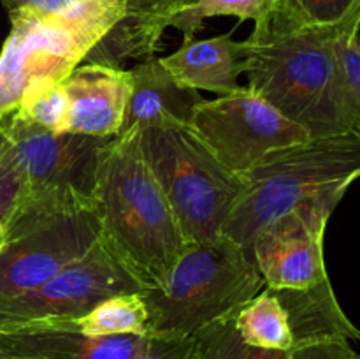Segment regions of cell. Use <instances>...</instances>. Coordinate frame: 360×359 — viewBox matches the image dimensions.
I'll return each mask as SVG.
<instances>
[{"label": "cell", "mask_w": 360, "mask_h": 359, "mask_svg": "<svg viewBox=\"0 0 360 359\" xmlns=\"http://www.w3.org/2000/svg\"><path fill=\"white\" fill-rule=\"evenodd\" d=\"M232 34L234 30L211 39H186L160 62L181 87L231 94L238 90V77L245 73L243 41H234Z\"/></svg>", "instance_id": "obj_16"}, {"label": "cell", "mask_w": 360, "mask_h": 359, "mask_svg": "<svg viewBox=\"0 0 360 359\" xmlns=\"http://www.w3.org/2000/svg\"><path fill=\"white\" fill-rule=\"evenodd\" d=\"M239 336L248 345L267 351H292L294 336L287 312L271 289L264 287L234 317Z\"/></svg>", "instance_id": "obj_18"}, {"label": "cell", "mask_w": 360, "mask_h": 359, "mask_svg": "<svg viewBox=\"0 0 360 359\" xmlns=\"http://www.w3.org/2000/svg\"><path fill=\"white\" fill-rule=\"evenodd\" d=\"M62 83L67 94L62 132L95 137L118 136L132 90L130 70L81 63Z\"/></svg>", "instance_id": "obj_13"}, {"label": "cell", "mask_w": 360, "mask_h": 359, "mask_svg": "<svg viewBox=\"0 0 360 359\" xmlns=\"http://www.w3.org/2000/svg\"><path fill=\"white\" fill-rule=\"evenodd\" d=\"M283 7V0H195L193 6L179 13L171 27L183 32V41L195 37L204 20L214 16H236L241 21L252 20L255 27H262L276 16Z\"/></svg>", "instance_id": "obj_20"}, {"label": "cell", "mask_w": 360, "mask_h": 359, "mask_svg": "<svg viewBox=\"0 0 360 359\" xmlns=\"http://www.w3.org/2000/svg\"><path fill=\"white\" fill-rule=\"evenodd\" d=\"M211 153L236 175H245L264 157L311 137L248 87L204 99L188 122Z\"/></svg>", "instance_id": "obj_8"}, {"label": "cell", "mask_w": 360, "mask_h": 359, "mask_svg": "<svg viewBox=\"0 0 360 359\" xmlns=\"http://www.w3.org/2000/svg\"><path fill=\"white\" fill-rule=\"evenodd\" d=\"M98 241L101 217L95 197L25 190L6 224L0 296H18L39 287L86 256Z\"/></svg>", "instance_id": "obj_6"}, {"label": "cell", "mask_w": 360, "mask_h": 359, "mask_svg": "<svg viewBox=\"0 0 360 359\" xmlns=\"http://www.w3.org/2000/svg\"><path fill=\"white\" fill-rule=\"evenodd\" d=\"M67 322L88 336L146 334L148 312L139 292H127L104 299L86 315Z\"/></svg>", "instance_id": "obj_19"}, {"label": "cell", "mask_w": 360, "mask_h": 359, "mask_svg": "<svg viewBox=\"0 0 360 359\" xmlns=\"http://www.w3.org/2000/svg\"><path fill=\"white\" fill-rule=\"evenodd\" d=\"M4 243H6V225H2V227H0V252H2Z\"/></svg>", "instance_id": "obj_29"}, {"label": "cell", "mask_w": 360, "mask_h": 359, "mask_svg": "<svg viewBox=\"0 0 360 359\" xmlns=\"http://www.w3.org/2000/svg\"><path fill=\"white\" fill-rule=\"evenodd\" d=\"M360 18L338 27H311L281 7L273 20L243 41L248 88L266 99L311 139L355 132L360 111L341 62V34Z\"/></svg>", "instance_id": "obj_1"}, {"label": "cell", "mask_w": 360, "mask_h": 359, "mask_svg": "<svg viewBox=\"0 0 360 359\" xmlns=\"http://www.w3.org/2000/svg\"><path fill=\"white\" fill-rule=\"evenodd\" d=\"M355 359H360V355L357 354V355H355Z\"/></svg>", "instance_id": "obj_30"}, {"label": "cell", "mask_w": 360, "mask_h": 359, "mask_svg": "<svg viewBox=\"0 0 360 359\" xmlns=\"http://www.w3.org/2000/svg\"><path fill=\"white\" fill-rule=\"evenodd\" d=\"M348 340H329L292 348L288 359H355Z\"/></svg>", "instance_id": "obj_27"}, {"label": "cell", "mask_w": 360, "mask_h": 359, "mask_svg": "<svg viewBox=\"0 0 360 359\" xmlns=\"http://www.w3.org/2000/svg\"><path fill=\"white\" fill-rule=\"evenodd\" d=\"M25 192V180L20 169L0 151V227L13 217Z\"/></svg>", "instance_id": "obj_24"}, {"label": "cell", "mask_w": 360, "mask_h": 359, "mask_svg": "<svg viewBox=\"0 0 360 359\" xmlns=\"http://www.w3.org/2000/svg\"><path fill=\"white\" fill-rule=\"evenodd\" d=\"M359 42H360V37H359Z\"/></svg>", "instance_id": "obj_31"}, {"label": "cell", "mask_w": 360, "mask_h": 359, "mask_svg": "<svg viewBox=\"0 0 360 359\" xmlns=\"http://www.w3.org/2000/svg\"><path fill=\"white\" fill-rule=\"evenodd\" d=\"M266 287L252 256L225 234L188 243L164 280L139 292L148 336L193 338L234 317Z\"/></svg>", "instance_id": "obj_4"}, {"label": "cell", "mask_w": 360, "mask_h": 359, "mask_svg": "<svg viewBox=\"0 0 360 359\" xmlns=\"http://www.w3.org/2000/svg\"><path fill=\"white\" fill-rule=\"evenodd\" d=\"M241 176L245 187L221 234L252 256L257 232L280 215L311 203H341L360 178V137L347 132L302 141L273 151Z\"/></svg>", "instance_id": "obj_3"}, {"label": "cell", "mask_w": 360, "mask_h": 359, "mask_svg": "<svg viewBox=\"0 0 360 359\" xmlns=\"http://www.w3.org/2000/svg\"><path fill=\"white\" fill-rule=\"evenodd\" d=\"M130 80L132 90L118 134L139 132L165 120L188 123L193 109L204 101L197 90L181 87L155 56L130 69Z\"/></svg>", "instance_id": "obj_15"}, {"label": "cell", "mask_w": 360, "mask_h": 359, "mask_svg": "<svg viewBox=\"0 0 360 359\" xmlns=\"http://www.w3.org/2000/svg\"><path fill=\"white\" fill-rule=\"evenodd\" d=\"M333 203H311L280 215L257 232L253 263L269 289H306L329 278L323 234L336 210Z\"/></svg>", "instance_id": "obj_11"}, {"label": "cell", "mask_w": 360, "mask_h": 359, "mask_svg": "<svg viewBox=\"0 0 360 359\" xmlns=\"http://www.w3.org/2000/svg\"><path fill=\"white\" fill-rule=\"evenodd\" d=\"M285 13L311 27H338L360 18V0H283Z\"/></svg>", "instance_id": "obj_23"}, {"label": "cell", "mask_w": 360, "mask_h": 359, "mask_svg": "<svg viewBox=\"0 0 360 359\" xmlns=\"http://www.w3.org/2000/svg\"><path fill=\"white\" fill-rule=\"evenodd\" d=\"M143 285L118 257L98 241L39 287L18 296H0V331L35 322H62L86 315L116 294L141 292Z\"/></svg>", "instance_id": "obj_9"}, {"label": "cell", "mask_w": 360, "mask_h": 359, "mask_svg": "<svg viewBox=\"0 0 360 359\" xmlns=\"http://www.w3.org/2000/svg\"><path fill=\"white\" fill-rule=\"evenodd\" d=\"M136 359H199L193 338L151 336L148 347Z\"/></svg>", "instance_id": "obj_26"}, {"label": "cell", "mask_w": 360, "mask_h": 359, "mask_svg": "<svg viewBox=\"0 0 360 359\" xmlns=\"http://www.w3.org/2000/svg\"><path fill=\"white\" fill-rule=\"evenodd\" d=\"M125 14L120 0H74L55 13H9L0 51V116L14 111L25 88L63 81Z\"/></svg>", "instance_id": "obj_5"}, {"label": "cell", "mask_w": 360, "mask_h": 359, "mask_svg": "<svg viewBox=\"0 0 360 359\" xmlns=\"http://www.w3.org/2000/svg\"><path fill=\"white\" fill-rule=\"evenodd\" d=\"M271 292L287 312L294 347L329 340L360 341V329L338 303L329 278L306 289H271Z\"/></svg>", "instance_id": "obj_17"}, {"label": "cell", "mask_w": 360, "mask_h": 359, "mask_svg": "<svg viewBox=\"0 0 360 359\" xmlns=\"http://www.w3.org/2000/svg\"><path fill=\"white\" fill-rule=\"evenodd\" d=\"M122 20L94 46L83 63L122 67L130 58H153L165 28L195 0H120Z\"/></svg>", "instance_id": "obj_14"}, {"label": "cell", "mask_w": 360, "mask_h": 359, "mask_svg": "<svg viewBox=\"0 0 360 359\" xmlns=\"http://www.w3.org/2000/svg\"><path fill=\"white\" fill-rule=\"evenodd\" d=\"M16 111L39 127L62 132L67 115V94L62 81H39L25 88Z\"/></svg>", "instance_id": "obj_22"}, {"label": "cell", "mask_w": 360, "mask_h": 359, "mask_svg": "<svg viewBox=\"0 0 360 359\" xmlns=\"http://www.w3.org/2000/svg\"><path fill=\"white\" fill-rule=\"evenodd\" d=\"M360 25H352L341 34L338 49H340L341 62H343L345 73H347L348 81L352 84L355 99H357L359 111H360V42H359ZM355 134L360 137V122L355 129Z\"/></svg>", "instance_id": "obj_25"}, {"label": "cell", "mask_w": 360, "mask_h": 359, "mask_svg": "<svg viewBox=\"0 0 360 359\" xmlns=\"http://www.w3.org/2000/svg\"><path fill=\"white\" fill-rule=\"evenodd\" d=\"M94 197L101 241L143 289L160 284L188 243L141 153L136 132L118 134L105 144Z\"/></svg>", "instance_id": "obj_2"}, {"label": "cell", "mask_w": 360, "mask_h": 359, "mask_svg": "<svg viewBox=\"0 0 360 359\" xmlns=\"http://www.w3.org/2000/svg\"><path fill=\"white\" fill-rule=\"evenodd\" d=\"M74 0H2L4 7L9 13L14 11H39V13H55V11L63 9L70 6Z\"/></svg>", "instance_id": "obj_28"}, {"label": "cell", "mask_w": 360, "mask_h": 359, "mask_svg": "<svg viewBox=\"0 0 360 359\" xmlns=\"http://www.w3.org/2000/svg\"><path fill=\"white\" fill-rule=\"evenodd\" d=\"M112 137L53 132L14 111L0 116V151L20 169L25 190L94 197L102 150Z\"/></svg>", "instance_id": "obj_10"}, {"label": "cell", "mask_w": 360, "mask_h": 359, "mask_svg": "<svg viewBox=\"0 0 360 359\" xmlns=\"http://www.w3.org/2000/svg\"><path fill=\"white\" fill-rule=\"evenodd\" d=\"M234 317L218 320L193 336L199 359H288L292 351H267L246 344L236 329Z\"/></svg>", "instance_id": "obj_21"}, {"label": "cell", "mask_w": 360, "mask_h": 359, "mask_svg": "<svg viewBox=\"0 0 360 359\" xmlns=\"http://www.w3.org/2000/svg\"><path fill=\"white\" fill-rule=\"evenodd\" d=\"M141 153L167 197L186 243L221 234L241 196V175L225 168L188 123L165 120L139 130Z\"/></svg>", "instance_id": "obj_7"}, {"label": "cell", "mask_w": 360, "mask_h": 359, "mask_svg": "<svg viewBox=\"0 0 360 359\" xmlns=\"http://www.w3.org/2000/svg\"><path fill=\"white\" fill-rule=\"evenodd\" d=\"M148 334L88 336L67 320L0 331V359H136Z\"/></svg>", "instance_id": "obj_12"}]
</instances>
